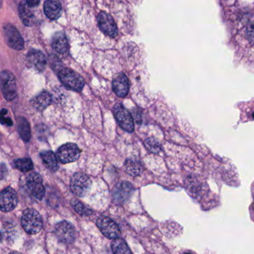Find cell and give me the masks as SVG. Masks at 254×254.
I'll list each match as a JSON object with an SVG mask.
<instances>
[{
	"instance_id": "cell-8",
	"label": "cell",
	"mask_w": 254,
	"mask_h": 254,
	"mask_svg": "<svg viewBox=\"0 0 254 254\" xmlns=\"http://www.w3.org/2000/svg\"><path fill=\"white\" fill-rule=\"evenodd\" d=\"M54 232L58 240L63 243L72 244L75 242L76 232L75 228L69 222L64 221L57 224Z\"/></svg>"
},
{
	"instance_id": "cell-5",
	"label": "cell",
	"mask_w": 254,
	"mask_h": 254,
	"mask_svg": "<svg viewBox=\"0 0 254 254\" xmlns=\"http://www.w3.org/2000/svg\"><path fill=\"white\" fill-rule=\"evenodd\" d=\"M80 151L78 145L75 143H66L60 147L57 151L56 156L58 161L63 164L69 163L76 161L79 158Z\"/></svg>"
},
{
	"instance_id": "cell-32",
	"label": "cell",
	"mask_w": 254,
	"mask_h": 254,
	"mask_svg": "<svg viewBox=\"0 0 254 254\" xmlns=\"http://www.w3.org/2000/svg\"><path fill=\"white\" fill-rule=\"evenodd\" d=\"M253 208H254V205H253Z\"/></svg>"
},
{
	"instance_id": "cell-24",
	"label": "cell",
	"mask_w": 254,
	"mask_h": 254,
	"mask_svg": "<svg viewBox=\"0 0 254 254\" xmlns=\"http://www.w3.org/2000/svg\"><path fill=\"white\" fill-rule=\"evenodd\" d=\"M71 205H72L74 210L82 216H90L93 212V211L91 208L85 206L83 203L78 201V200H72Z\"/></svg>"
},
{
	"instance_id": "cell-1",
	"label": "cell",
	"mask_w": 254,
	"mask_h": 254,
	"mask_svg": "<svg viewBox=\"0 0 254 254\" xmlns=\"http://www.w3.org/2000/svg\"><path fill=\"white\" fill-rule=\"evenodd\" d=\"M21 224L27 233L35 235L42 230V217L38 211L32 208H28L23 212Z\"/></svg>"
},
{
	"instance_id": "cell-11",
	"label": "cell",
	"mask_w": 254,
	"mask_h": 254,
	"mask_svg": "<svg viewBox=\"0 0 254 254\" xmlns=\"http://www.w3.org/2000/svg\"><path fill=\"white\" fill-rule=\"evenodd\" d=\"M132 184L127 181H122L115 185L113 191V199L117 205H123L131 198L134 192Z\"/></svg>"
},
{
	"instance_id": "cell-30",
	"label": "cell",
	"mask_w": 254,
	"mask_h": 254,
	"mask_svg": "<svg viewBox=\"0 0 254 254\" xmlns=\"http://www.w3.org/2000/svg\"><path fill=\"white\" fill-rule=\"evenodd\" d=\"M9 254H22L21 253L18 252V251H13V252L10 253Z\"/></svg>"
},
{
	"instance_id": "cell-31",
	"label": "cell",
	"mask_w": 254,
	"mask_h": 254,
	"mask_svg": "<svg viewBox=\"0 0 254 254\" xmlns=\"http://www.w3.org/2000/svg\"><path fill=\"white\" fill-rule=\"evenodd\" d=\"M192 254V253H189V252H185V253H184V254Z\"/></svg>"
},
{
	"instance_id": "cell-18",
	"label": "cell",
	"mask_w": 254,
	"mask_h": 254,
	"mask_svg": "<svg viewBox=\"0 0 254 254\" xmlns=\"http://www.w3.org/2000/svg\"><path fill=\"white\" fill-rule=\"evenodd\" d=\"M125 172L132 177L140 175L143 172V165L139 160L129 158L125 162Z\"/></svg>"
},
{
	"instance_id": "cell-33",
	"label": "cell",
	"mask_w": 254,
	"mask_h": 254,
	"mask_svg": "<svg viewBox=\"0 0 254 254\" xmlns=\"http://www.w3.org/2000/svg\"><path fill=\"white\" fill-rule=\"evenodd\" d=\"M253 117H254V114H253Z\"/></svg>"
},
{
	"instance_id": "cell-28",
	"label": "cell",
	"mask_w": 254,
	"mask_h": 254,
	"mask_svg": "<svg viewBox=\"0 0 254 254\" xmlns=\"http://www.w3.org/2000/svg\"><path fill=\"white\" fill-rule=\"evenodd\" d=\"M1 122H2V125H6L8 126H11L13 125V122L10 118H6L2 117L1 118Z\"/></svg>"
},
{
	"instance_id": "cell-27",
	"label": "cell",
	"mask_w": 254,
	"mask_h": 254,
	"mask_svg": "<svg viewBox=\"0 0 254 254\" xmlns=\"http://www.w3.org/2000/svg\"><path fill=\"white\" fill-rule=\"evenodd\" d=\"M248 36L254 41V23H252L250 25L249 28H248Z\"/></svg>"
},
{
	"instance_id": "cell-16",
	"label": "cell",
	"mask_w": 254,
	"mask_h": 254,
	"mask_svg": "<svg viewBox=\"0 0 254 254\" xmlns=\"http://www.w3.org/2000/svg\"><path fill=\"white\" fill-rule=\"evenodd\" d=\"M52 46L58 53L67 54L69 51V44L63 32H56L52 40Z\"/></svg>"
},
{
	"instance_id": "cell-9",
	"label": "cell",
	"mask_w": 254,
	"mask_h": 254,
	"mask_svg": "<svg viewBox=\"0 0 254 254\" xmlns=\"http://www.w3.org/2000/svg\"><path fill=\"white\" fill-rule=\"evenodd\" d=\"M114 113L118 125L122 129L128 132L134 131V119L129 111L122 104L118 103L114 106Z\"/></svg>"
},
{
	"instance_id": "cell-25",
	"label": "cell",
	"mask_w": 254,
	"mask_h": 254,
	"mask_svg": "<svg viewBox=\"0 0 254 254\" xmlns=\"http://www.w3.org/2000/svg\"><path fill=\"white\" fill-rule=\"evenodd\" d=\"M14 165L16 168L23 172H28L32 170L34 168L32 161L30 158H21L14 161Z\"/></svg>"
},
{
	"instance_id": "cell-4",
	"label": "cell",
	"mask_w": 254,
	"mask_h": 254,
	"mask_svg": "<svg viewBox=\"0 0 254 254\" xmlns=\"http://www.w3.org/2000/svg\"><path fill=\"white\" fill-rule=\"evenodd\" d=\"M1 89L7 101H12L18 95L17 81L14 74L10 71L3 70L1 72Z\"/></svg>"
},
{
	"instance_id": "cell-13",
	"label": "cell",
	"mask_w": 254,
	"mask_h": 254,
	"mask_svg": "<svg viewBox=\"0 0 254 254\" xmlns=\"http://www.w3.org/2000/svg\"><path fill=\"white\" fill-rule=\"evenodd\" d=\"M98 23L100 29L108 36L114 37L118 35V28L114 18L106 12L99 13L98 16Z\"/></svg>"
},
{
	"instance_id": "cell-29",
	"label": "cell",
	"mask_w": 254,
	"mask_h": 254,
	"mask_svg": "<svg viewBox=\"0 0 254 254\" xmlns=\"http://www.w3.org/2000/svg\"><path fill=\"white\" fill-rule=\"evenodd\" d=\"M27 5L30 7V8H33V7L37 6L39 5L40 1H25Z\"/></svg>"
},
{
	"instance_id": "cell-7",
	"label": "cell",
	"mask_w": 254,
	"mask_h": 254,
	"mask_svg": "<svg viewBox=\"0 0 254 254\" xmlns=\"http://www.w3.org/2000/svg\"><path fill=\"white\" fill-rule=\"evenodd\" d=\"M26 185L30 194L38 200H42L45 195L43 178L40 174L31 172L27 177Z\"/></svg>"
},
{
	"instance_id": "cell-26",
	"label": "cell",
	"mask_w": 254,
	"mask_h": 254,
	"mask_svg": "<svg viewBox=\"0 0 254 254\" xmlns=\"http://www.w3.org/2000/svg\"><path fill=\"white\" fill-rule=\"evenodd\" d=\"M145 146L151 153H159L161 150V145L157 139L154 138H148L145 141Z\"/></svg>"
},
{
	"instance_id": "cell-21",
	"label": "cell",
	"mask_w": 254,
	"mask_h": 254,
	"mask_svg": "<svg viewBox=\"0 0 254 254\" xmlns=\"http://www.w3.org/2000/svg\"><path fill=\"white\" fill-rule=\"evenodd\" d=\"M41 159L45 166L52 172H55L58 168V160L56 155L51 151H43L41 154Z\"/></svg>"
},
{
	"instance_id": "cell-20",
	"label": "cell",
	"mask_w": 254,
	"mask_h": 254,
	"mask_svg": "<svg viewBox=\"0 0 254 254\" xmlns=\"http://www.w3.org/2000/svg\"><path fill=\"white\" fill-rule=\"evenodd\" d=\"M26 2H21L19 5L20 18L23 23L26 26H31L35 21V15Z\"/></svg>"
},
{
	"instance_id": "cell-17",
	"label": "cell",
	"mask_w": 254,
	"mask_h": 254,
	"mask_svg": "<svg viewBox=\"0 0 254 254\" xmlns=\"http://www.w3.org/2000/svg\"><path fill=\"white\" fill-rule=\"evenodd\" d=\"M44 8L47 18L51 20H58L62 11L61 2L55 0L46 1Z\"/></svg>"
},
{
	"instance_id": "cell-22",
	"label": "cell",
	"mask_w": 254,
	"mask_h": 254,
	"mask_svg": "<svg viewBox=\"0 0 254 254\" xmlns=\"http://www.w3.org/2000/svg\"><path fill=\"white\" fill-rule=\"evenodd\" d=\"M18 132L23 140L28 142L31 139V128L28 121L23 117H20L18 120Z\"/></svg>"
},
{
	"instance_id": "cell-23",
	"label": "cell",
	"mask_w": 254,
	"mask_h": 254,
	"mask_svg": "<svg viewBox=\"0 0 254 254\" xmlns=\"http://www.w3.org/2000/svg\"><path fill=\"white\" fill-rule=\"evenodd\" d=\"M111 249L114 254H132L126 242L120 238L113 241L111 243Z\"/></svg>"
},
{
	"instance_id": "cell-14",
	"label": "cell",
	"mask_w": 254,
	"mask_h": 254,
	"mask_svg": "<svg viewBox=\"0 0 254 254\" xmlns=\"http://www.w3.org/2000/svg\"><path fill=\"white\" fill-rule=\"evenodd\" d=\"M27 65L37 72H43L47 64L45 55L39 50L31 49L26 57Z\"/></svg>"
},
{
	"instance_id": "cell-15",
	"label": "cell",
	"mask_w": 254,
	"mask_h": 254,
	"mask_svg": "<svg viewBox=\"0 0 254 254\" xmlns=\"http://www.w3.org/2000/svg\"><path fill=\"white\" fill-rule=\"evenodd\" d=\"M113 90L119 97H125L129 92V81L124 73H119L113 80Z\"/></svg>"
},
{
	"instance_id": "cell-2",
	"label": "cell",
	"mask_w": 254,
	"mask_h": 254,
	"mask_svg": "<svg viewBox=\"0 0 254 254\" xmlns=\"http://www.w3.org/2000/svg\"><path fill=\"white\" fill-rule=\"evenodd\" d=\"M60 80L67 88L75 91H81L84 87V80L81 75L69 68H64L59 72Z\"/></svg>"
},
{
	"instance_id": "cell-12",
	"label": "cell",
	"mask_w": 254,
	"mask_h": 254,
	"mask_svg": "<svg viewBox=\"0 0 254 254\" xmlns=\"http://www.w3.org/2000/svg\"><path fill=\"white\" fill-rule=\"evenodd\" d=\"M18 194L13 188H5L2 191L0 196V206L2 212L12 211L18 205Z\"/></svg>"
},
{
	"instance_id": "cell-10",
	"label": "cell",
	"mask_w": 254,
	"mask_h": 254,
	"mask_svg": "<svg viewBox=\"0 0 254 254\" xmlns=\"http://www.w3.org/2000/svg\"><path fill=\"white\" fill-rule=\"evenodd\" d=\"M4 35L8 46L16 50H21L24 47V41L21 33L11 24L4 25Z\"/></svg>"
},
{
	"instance_id": "cell-6",
	"label": "cell",
	"mask_w": 254,
	"mask_h": 254,
	"mask_svg": "<svg viewBox=\"0 0 254 254\" xmlns=\"http://www.w3.org/2000/svg\"><path fill=\"white\" fill-rule=\"evenodd\" d=\"M97 227L99 228L101 233L110 239L119 238L120 230L118 225L112 219L107 216H101L97 219Z\"/></svg>"
},
{
	"instance_id": "cell-3",
	"label": "cell",
	"mask_w": 254,
	"mask_h": 254,
	"mask_svg": "<svg viewBox=\"0 0 254 254\" xmlns=\"http://www.w3.org/2000/svg\"><path fill=\"white\" fill-rule=\"evenodd\" d=\"M92 181L89 176L83 172H76L71 178L70 188L76 196H85L91 190Z\"/></svg>"
},
{
	"instance_id": "cell-19",
	"label": "cell",
	"mask_w": 254,
	"mask_h": 254,
	"mask_svg": "<svg viewBox=\"0 0 254 254\" xmlns=\"http://www.w3.org/2000/svg\"><path fill=\"white\" fill-rule=\"evenodd\" d=\"M52 102V95L47 91H43L33 98L32 101H31L32 105L39 111H43V110L45 109L47 107L49 106Z\"/></svg>"
}]
</instances>
